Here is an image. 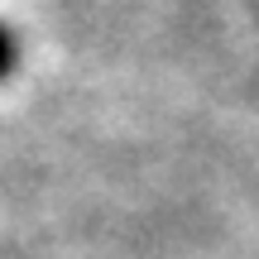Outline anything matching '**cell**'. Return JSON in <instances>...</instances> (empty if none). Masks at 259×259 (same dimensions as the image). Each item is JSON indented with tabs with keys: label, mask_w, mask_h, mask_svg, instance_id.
<instances>
[{
	"label": "cell",
	"mask_w": 259,
	"mask_h": 259,
	"mask_svg": "<svg viewBox=\"0 0 259 259\" xmlns=\"http://www.w3.org/2000/svg\"><path fill=\"white\" fill-rule=\"evenodd\" d=\"M15 67H19V44H15V34L0 24V82H5Z\"/></svg>",
	"instance_id": "obj_1"
}]
</instances>
